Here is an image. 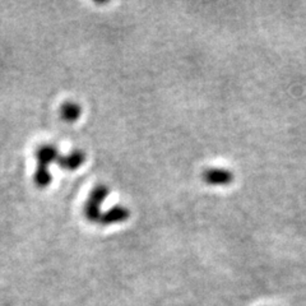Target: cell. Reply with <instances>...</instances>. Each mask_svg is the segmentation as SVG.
<instances>
[{
	"instance_id": "1",
	"label": "cell",
	"mask_w": 306,
	"mask_h": 306,
	"mask_svg": "<svg viewBox=\"0 0 306 306\" xmlns=\"http://www.w3.org/2000/svg\"><path fill=\"white\" fill-rule=\"evenodd\" d=\"M59 151L52 145H44L36 151L37 169L34 172V183L39 188H46L51 183L52 176L49 171V167L52 162H57L59 158Z\"/></svg>"
},
{
	"instance_id": "2",
	"label": "cell",
	"mask_w": 306,
	"mask_h": 306,
	"mask_svg": "<svg viewBox=\"0 0 306 306\" xmlns=\"http://www.w3.org/2000/svg\"><path fill=\"white\" fill-rule=\"evenodd\" d=\"M203 180L208 185L226 186L232 183L233 175L227 169H217V167L214 169V167H212V169L206 170L203 172Z\"/></svg>"
},
{
	"instance_id": "3",
	"label": "cell",
	"mask_w": 306,
	"mask_h": 306,
	"mask_svg": "<svg viewBox=\"0 0 306 306\" xmlns=\"http://www.w3.org/2000/svg\"><path fill=\"white\" fill-rule=\"evenodd\" d=\"M86 161V153L81 150H74L68 154H60L57 164L64 170H77Z\"/></svg>"
},
{
	"instance_id": "4",
	"label": "cell",
	"mask_w": 306,
	"mask_h": 306,
	"mask_svg": "<svg viewBox=\"0 0 306 306\" xmlns=\"http://www.w3.org/2000/svg\"><path fill=\"white\" fill-rule=\"evenodd\" d=\"M129 215H130L129 209L125 208V207L122 206H115L111 209H109V211L102 212V215H101L100 222L98 223L107 226V225H113V223L124 222V221H127L128 218H129Z\"/></svg>"
},
{
	"instance_id": "5",
	"label": "cell",
	"mask_w": 306,
	"mask_h": 306,
	"mask_svg": "<svg viewBox=\"0 0 306 306\" xmlns=\"http://www.w3.org/2000/svg\"><path fill=\"white\" fill-rule=\"evenodd\" d=\"M81 114H82L81 106L76 102H71V101H66V102L63 103V106L60 107L61 118H63V120L68 122H73L78 120Z\"/></svg>"
},
{
	"instance_id": "6",
	"label": "cell",
	"mask_w": 306,
	"mask_h": 306,
	"mask_svg": "<svg viewBox=\"0 0 306 306\" xmlns=\"http://www.w3.org/2000/svg\"><path fill=\"white\" fill-rule=\"evenodd\" d=\"M109 188L106 185H97L96 188H93V190L91 191V194H89V198L88 201L93 202V203H97V204H102L103 202L106 201V198L109 196Z\"/></svg>"
}]
</instances>
